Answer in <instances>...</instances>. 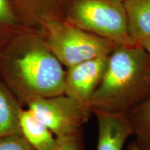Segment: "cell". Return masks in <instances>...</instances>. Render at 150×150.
I'll list each match as a JSON object with an SVG mask.
<instances>
[{"instance_id": "obj_1", "label": "cell", "mask_w": 150, "mask_h": 150, "mask_svg": "<svg viewBox=\"0 0 150 150\" xmlns=\"http://www.w3.org/2000/svg\"><path fill=\"white\" fill-rule=\"evenodd\" d=\"M150 95V58L142 47L122 45L108 56L91 100L93 111L127 115Z\"/></svg>"}, {"instance_id": "obj_2", "label": "cell", "mask_w": 150, "mask_h": 150, "mask_svg": "<svg viewBox=\"0 0 150 150\" xmlns=\"http://www.w3.org/2000/svg\"><path fill=\"white\" fill-rule=\"evenodd\" d=\"M0 74L22 106L64 94L65 72L48 47L32 45L0 57Z\"/></svg>"}, {"instance_id": "obj_3", "label": "cell", "mask_w": 150, "mask_h": 150, "mask_svg": "<svg viewBox=\"0 0 150 150\" xmlns=\"http://www.w3.org/2000/svg\"><path fill=\"white\" fill-rule=\"evenodd\" d=\"M48 47L62 65L67 67L95 58L109 56L110 40L86 33L74 24L45 21Z\"/></svg>"}, {"instance_id": "obj_4", "label": "cell", "mask_w": 150, "mask_h": 150, "mask_svg": "<svg viewBox=\"0 0 150 150\" xmlns=\"http://www.w3.org/2000/svg\"><path fill=\"white\" fill-rule=\"evenodd\" d=\"M74 26L108 40L131 45L126 11L120 0H76L71 10Z\"/></svg>"}, {"instance_id": "obj_5", "label": "cell", "mask_w": 150, "mask_h": 150, "mask_svg": "<svg viewBox=\"0 0 150 150\" xmlns=\"http://www.w3.org/2000/svg\"><path fill=\"white\" fill-rule=\"evenodd\" d=\"M27 106L56 138L81 134L93 113L89 107L65 94L38 97Z\"/></svg>"}, {"instance_id": "obj_6", "label": "cell", "mask_w": 150, "mask_h": 150, "mask_svg": "<svg viewBox=\"0 0 150 150\" xmlns=\"http://www.w3.org/2000/svg\"><path fill=\"white\" fill-rule=\"evenodd\" d=\"M108 60V56H102L67 67L65 95L91 109V98L103 77Z\"/></svg>"}, {"instance_id": "obj_7", "label": "cell", "mask_w": 150, "mask_h": 150, "mask_svg": "<svg viewBox=\"0 0 150 150\" xmlns=\"http://www.w3.org/2000/svg\"><path fill=\"white\" fill-rule=\"evenodd\" d=\"M98 126L96 150H123L125 143L132 136L126 115L93 111Z\"/></svg>"}, {"instance_id": "obj_8", "label": "cell", "mask_w": 150, "mask_h": 150, "mask_svg": "<svg viewBox=\"0 0 150 150\" xmlns=\"http://www.w3.org/2000/svg\"><path fill=\"white\" fill-rule=\"evenodd\" d=\"M22 136L33 150H54L57 138L29 109H23L20 118Z\"/></svg>"}, {"instance_id": "obj_9", "label": "cell", "mask_w": 150, "mask_h": 150, "mask_svg": "<svg viewBox=\"0 0 150 150\" xmlns=\"http://www.w3.org/2000/svg\"><path fill=\"white\" fill-rule=\"evenodd\" d=\"M129 36L136 43L150 40V0H125Z\"/></svg>"}, {"instance_id": "obj_10", "label": "cell", "mask_w": 150, "mask_h": 150, "mask_svg": "<svg viewBox=\"0 0 150 150\" xmlns=\"http://www.w3.org/2000/svg\"><path fill=\"white\" fill-rule=\"evenodd\" d=\"M22 110L13 94L0 82V137L22 134L20 118Z\"/></svg>"}, {"instance_id": "obj_11", "label": "cell", "mask_w": 150, "mask_h": 150, "mask_svg": "<svg viewBox=\"0 0 150 150\" xmlns=\"http://www.w3.org/2000/svg\"><path fill=\"white\" fill-rule=\"evenodd\" d=\"M126 115L134 143L140 150H150V95Z\"/></svg>"}, {"instance_id": "obj_12", "label": "cell", "mask_w": 150, "mask_h": 150, "mask_svg": "<svg viewBox=\"0 0 150 150\" xmlns=\"http://www.w3.org/2000/svg\"><path fill=\"white\" fill-rule=\"evenodd\" d=\"M15 6L27 18H40L56 0H12Z\"/></svg>"}, {"instance_id": "obj_13", "label": "cell", "mask_w": 150, "mask_h": 150, "mask_svg": "<svg viewBox=\"0 0 150 150\" xmlns=\"http://www.w3.org/2000/svg\"><path fill=\"white\" fill-rule=\"evenodd\" d=\"M0 150H33L22 134L0 137Z\"/></svg>"}, {"instance_id": "obj_14", "label": "cell", "mask_w": 150, "mask_h": 150, "mask_svg": "<svg viewBox=\"0 0 150 150\" xmlns=\"http://www.w3.org/2000/svg\"><path fill=\"white\" fill-rule=\"evenodd\" d=\"M57 138V145L54 150H83L81 134Z\"/></svg>"}, {"instance_id": "obj_15", "label": "cell", "mask_w": 150, "mask_h": 150, "mask_svg": "<svg viewBox=\"0 0 150 150\" xmlns=\"http://www.w3.org/2000/svg\"><path fill=\"white\" fill-rule=\"evenodd\" d=\"M16 19L8 0H0V24L12 25Z\"/></svg>"}, {"instance_id": "obj_16", "label": "cell", "mask_w": 150, "mask_h": 150, "mask_svg": "<svg viewBox=\"0 0 150 150\" xmlns=\"http://www.w3.org/2000/svg\"><path fill=\"white\" fill-rule=\"evenodd\" d=\"M140 45H141L142 47L145 49V50L147 52V53L149 55L150 58V40L144 41L140 43Z\"/></svg>"}, {"instance_id": "obj_17", "label": "cell", "mask_w": 150, "mask_h": 150, "mask_svg": "<svg viewBox=\"0 0 150 150\" xmlns=\"http://www.w3.org/2000/svg\"><path fill=\"white\" fill-rule=\"evenodd\" d=\"M127 150H140V149H138V147L136 145V144L134 143V142L133 141L128 145Z\"/></svg>"}]
</instances>
